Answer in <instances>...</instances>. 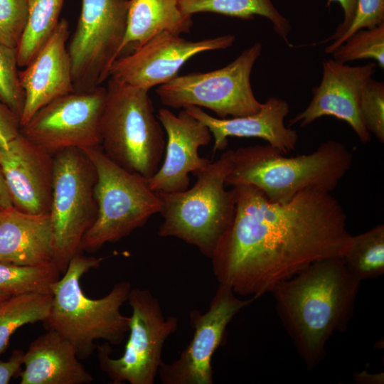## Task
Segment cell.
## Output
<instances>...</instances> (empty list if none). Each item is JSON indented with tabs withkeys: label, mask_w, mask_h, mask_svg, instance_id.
Wrapping results in <instances>:
<instances>
[{
	"label": "cell",
	"mask_w": 384,
	"mask_h": 384,
	"mask_svg": "<svg viewBox=\"0 0 384 384\" xmlns=\"http://www.w3.org/2000/svg\"><path fill=\"white\" fill-rule=\"evenodd\" d=\"M233 187L235 215L210 260L219 284L237 295L257 299L312 262L345 252L347 216L330 192L307 188L274 203L254 186Z\"/></svg>",
	"instance_id": "obj_1"
},
{
	"label": "cell",
	"mask_w": 384,
	"mask_h": 384,
	"mask_svg": "<svg viewBox=\"0 0 384 384\" xmlns=\"http://www.w3.org/2000/svg\"><path fill=\"white\" fill-rule=\"evenodd\" d=\"M361 283L340 257H331L312 262L271 292L279 319L309 369L324 360L330 338L346 330Z\"/></svg>",
	"instance_id": "obj_2"
},
{
	"label": "cell",
	"mask_w": 384,
	"mask_h": 384,
	"mask_svg": "<svg viewBox=\"0 0 384 384\" xmlns=\"http://www.w3.org/2000/svg\"><path fill=\"white\" fill-rule=\"evenodd\" d=\"M353 154L334 140L321 143L309 154L287 157L266 145L233 150L226 186L252 185L274 203H287L307 188L334 191L353 164Z\"/></svg>",
	"instance_id": "obj_3"
},
{
	"label": "cell",
	"mask_w": 384,
	"mask_h": 384,
	"mask_svg": "<svg viewBox=\"0 0 384 384\" xmlns=\"http://www.w3.org/2000/svg\"><path fill=\"white\" fill-rule=\"evenodd\" d=\"M102 260L75 255L63 276L50 286L52 303L43 323L47 330L55 331L71 342L80 360L91 356L97 340L119 345L129 329L130 317L120 310L132 289L129 282L116 283L107 294L96 299L87 297L81 288L82 277L97 268Z\"/></svg>",
	"instance_id": "obj_4"
},
{
	"label": "cell",
	"mask_w": 384,
	"mask_h": 384,
	"mask_svg": "<svg viewBox=\"0 0 384 384\" xmlns=\"http://www.w3.org/2000/svg\"><path fill=\"white\" fill-rule=\"evenodd\" d=\"M233 150L224 151L196 175L195 184L181 192H157L162 203V238H176L197 247L205 256L213 253L230 227L235 212L236 190L225 188L233 169Z\"/></svg>",
	"instance_id": "obj_5"
},
{
	"label": "cell",
	"mask_w": 384,
	"mask_h": 384,
	"mask_svg": "<svg viewBox=\"0 0 384 384\" xmlns=\"http://www.w3.org/2000/svg\"><path fill=\"white\" fill-rule=\"evenodd\" d=\"M148 92L110 79L100 127L105 154L146 179L160 167L166 146Z\"/></svg>",
	"instance_id": "obj_6"
},
{
	"label": "cell",
	"mask_w": 384,
	"mask_h": 384,
	"mask_svg": "<svg viewBox=\"0 0 384 384\" xmlns=\"http://www.w3.org/2000/svg\"><path fill=\"white\" fill-rule=\"evenodd\" d=\"M96 172L94 194L96 218L85 234L81 251L94 252L108 242H114L145 225L161 210L157 192L148 180L131 172L109 158L102 147L82 150Z\"/></svg>",
	"instance_id": "obj_7"
},
{
	"label": "cell",
	"mask_w": 384,
	"mask_h": 384,
	"mask_svg": "<svg viewBox=\"0 0 384 384\" xmlns=\"http://www.w3.org/2000/svg\"><path fill=\"white\" fill-rule=\"evenodd\" d=\"M96 172L80 149L70 148L53 154V180L49 215L53 235V261L64 273L81 252L82 238L94 223L97 204Z\"/></svg>",
	"instance_id": "obj_8"
},
{
	"label": "cell",
	"mask_w": 384,
	"mask_h": 384,
	"mask_svg": "<svg viewBox=\"0 0 384 384\" xmlns=\"http://www.w3.org/2000/svg\"><path fill=\"white\" fill-rule=\"evenodd\" d=\"M262 50L261 43L256 42L222 68L178 75L159 85L156 90L157 96L166 107H205L221 119L254 114L262 103L254 95L250 75Z\"/></svg>",
	"instance_id": "obj_9"
},
{
	"label": "cell",
	"mask_w": 384,
	"mask_h": 384,
	"mask_svg": "<svg viewBox=\"0 0 384 384\" xmlns=\"http://www.w3.org/2000/svg\"><path fill=\"white\" fill-rule=\"evenodd\" d=\"M127 302L132 312L124 353L110 357L111 345L105 342L97 346L99 365L114 384H154L164 344L177 330L178 318L165 316L159 299L146 289H131Z\"/></svg>",
	"instance_id": "obj_10"
},
{
	"label": "cell",
	"mask_w": 384,
	"mask_h": 384,
	"mask_svg": "<svg viewBox=\"0 0 384 384\" xmlns=\"http://www.w3.org/2000/svg\"><path fill=\"white\" fill-rule=\"evenodd\" d=\"M130 0H82L68 51L75 92H90L110 78L121 55Z\"/></svg>",
	"instance_id": "obj_11"
},
{
	"label": "cell",
	"mask_w": 384,
	"mask_h": 384,
	"mask_svg": "<svg viewBox=\"0 0 384 384\" xmlns=\"http://www.w3.org/2000/svg\"><path fill=\"white\" fill-rule=\"evenodd\" d=\"M106 95L107 88L100 86L57 98L41 108L21 132L53 155L70 148L101 147Z\"/></svg>",
	"instance_id": "obj_12"
},
{
	"label": "cell",
	"mask_w": 384,
	"mask_h": 384,
	"mask_svg": "<svg viewBox=\"0 0 384 384\" xmlns=\"http://www.w3.org/2000/svg\"><path fill=\"white\" fill-rule=\"evenodd\" d=\"M255 300L253 297L240 298L229 286L219 284L207 311L190 312L194 329L192 340L176 361L161 363L158 372L161 383L212 384V357L223 341L227 326Z\"/></svg>",
	"instance_id": "obj_13"
},
{
	"label": "cell",
	"mask_w": 384,
	"mask_h": 384,
	"mask_svg": "<svg viewBox=\"0 0 384 384\" xmlns=\"http://www.w3.org/2000/svg\"><path fill=\"white\" fill-rule=\"evenodd\" d=\"M233 35L188 41L181 35L162 32L132 53L120 55L112 64L110 79L149 91L178 75L192 57L206 51L233 46Z\"/></svg>",
	"instance_id": "obj_14"
},
{
	"label": "cell",
	"mask_w": 384,
	"mask_h": 384,
	"mask_svg": "<svg viewBox=\"0 0 384 384\" xmlns=\"http://www.w3.org/2000/svg\"><path fill=\"white\" fill-rule=\"evenodd\" d=\"M322 68L321 82L312 89L311 102L289 120V126L299 123L305 127L323 116H333L348 123L363 144L370 142V133L361 116L360 100L376 64L370 62L349 66L334 59H325Z\"/></svg>",
	"instance_id": "obj_15"
},
{
	"label": "cell",
	"mask_w": 384,
	"mask_h": 384,
	"mask_svg": "<svg viewBox=\"0 0 384 384\" xmlns=\"http://www.w3.org/2000/svg\"><path fill=\"white\" fill-rule=\"evenodd\" d=\"M156 117L166 134L165 154L157 171L147 179L149 186L156 192L183 191L189 187V174L196 176L210 163L198 150L210 142L212 134L185 109L176 115L161 108Z\"/></svg>",
	"instance_id": "obj_16"
},
{
	"label": "cell",
	"mask_w": 384,
	"mask_h": 384,
	"mask_svg": "<svg viewBox=\"0 0 384 384\" xmlns=\"http://www.w3.org/2000/svg\"><path fill=\"white\" fill-rule=\"evenodd\" d=\"M0 166L13 206L31 214L49 213L53 155L20 132L0 147Z\"/></svg>",
	"instance_id": "obj_17"
},
{
	"label": "cell",
	"mask_w": 384,
	"mask_h": 384,
	"mask_svg": "<svg viewBox=\"0 0 384 384\" xmlns=\"http://www.w3.org/2000/svg\"><path fill=\"white\" fill-rule=\"evenodd\" d=\"M68 36V22L61 18L31 61L18 72L25 95L21 128L49 102L75 92L70 59L65 46Z\"/></svg>",
	"instance_id": "obj_18"
},
{
	"label": "cell",
	"mask_w": 384,
	"mask_h": 384,
	"mask_svg": "<svg viewBox=\"0 0 384 384\" xmlns=\"http://www.w3.org/2000/svg\"><path fill=\"white\" fill-rule=\"evenodd\" d=\"M184 109L210 130L214 139L213 153L225 149L230 137L262 139L282 154L294 150L298 142L297 132L284 124L289 105L279 97H269L254 114L225 119L214 117L196 106Z\"/></svg>",
	"instance_id": "obj_19"
},
{
	"label": "cell",
	"mask_w": 384,
	"mask_h": 384,
	"mask_svg": "<svg viewBox=\"0 0 384 384\" xmlns=\"http://www.w3.org/2000/svg\"><path fill=\"white\" fill-rule=\"evenodd\" d=\"M49 213L31 214L11 206L0 209V262L21 266L54 262Z\"/></svg>",
	"instance_id": "obj_20"
},
{
	"label": "cell",
	"mask_w": 384,
	"mask_h": 384,
	"mask_svg": "<svg viewBox=\"0 0 384 384\" xmlns=\"http://www.w3.org/2000/svg\"><path fill=\"white\" fill-rule=\"evenodd\" d=\"M23 365L21 384H89L93 380L71 342L53 330L31 343Z\"/></svg>",
	"instance_id": "obj_21"
},
{
	"label": "cell",
	"mask_w": 384,
	"mask_h": 384,
	"mask_svg": "<svg viewBox=\"0 0 384 384\" xmlns=\"http://www.w3.org/2000/svg\"><path fill=\"white\" fill-rule=\"evenodd\" d=\"M192 26V16L181 12L178 0H130L121 55L129 48L135 50L162 32L181 35L189 33Z\"/></svg>",
	"instance_id": "obj_22"
},
{
	"label": "cell",
	"mask_w": 384,
	"mask_h": 384,
	"mask_svg": "<svg viewBox=\"0 0 384 384\" xmlns=\"http://www.w3.org/2000/svg\"><path fill=\"white\" fill-rule=\"evenodd\" d=\"M183 14L214 13L243 20H251L255 16H263L272 23L275 33L288 46V36L292 31L289 20L282 15L271 0H178Z\"/></svg>",
	"instance_id": "obj_23"
},
{
	"label": "cell",
	"mask_w": 384,
	"mask_h": 384,
	"mask_svg": "<svg viewBox=\"0 0 384 384\" xmlns=\"http://www.w3.org/2000/svg\"><path fill=\"white\" fill-rule=\"evenodd\" d=\"M64 0H27L28 19L16 48L18 66L25 68L57 27Z\"/></svg>",
	"instance_id": "obj_24"
},
{
	"label": "cell",
	"mask_w": 384,
	"mask_h": 384,
	"mask_svg": "<svg viewBox=\"0 0 384 384\" xmlns=\"http://www.w3.org/2000/svg\"><path fill=\"white\" fill-rule=\"evenodd\" d=\"M52 294L29 292L10 296L0 302V354L20 327L44 321L50 312Z\"/></svg>",
	"instance_id": "obj_25"
},
{
	"label": "cell",
	"mask_w": 384,
	"mask_h": 384,
	"mask_svg": "<svg viewBox=\"0 0 384 384\" xmlns=\"http://www.w3.org/2000/svg\"><path fill=\"white\" fill-rule=\"evenodd\" d=\"M348 272L361 282L376 279L384 273V225L351 235L340 257Z\"/></svg>",
	"instance_id": "obj_26"
},
{
	"label": "cell",
	"mask_w": 384,
	"mask_h": 384,
	"mask_svg": "<svg viewBox=\"0 0 384 384\" xmlns=\"http://www.w3.org/2000/svg\"><path fill=\"white\" fill-rule=\"evenodd\" d=\"M60 270L54 262L21 266L0 262V291L10 295L29 292L51 293Z\"/></svg>",
	"instance_id": "obj_27"
},
{
	"label": "cell",
	"mask_w": 384,
	"mask_h": 384,
	"mask_svg": "<svg viewBox=\"0 0 384 384\" xmlns=\"http://www.w3.org/2000/svg\"><path fill=\"white\" fill-rule=\"evenodd\" d=\"M335 60L349 61L373 59L384 68V23L373 28L361 29L339 46L332 53Z\"/></svg>",
	"instance_id": "obj_28"
},
{
	"label": "cell",
	"mask_w": 384,
	"mask_h": 384,
	"mask_svg": "<svg viewBox=\"0 0 384 384\" xmlns=\"http://www.w3.org/2000/svg\"><path fill=\"white\" fill-rule=\"evenodd\" d=\"M17 67L16 48L0 43V99L20 117L25 95Z\"/></svg>",
	"instance_id": "obj_29"
},
{
	"label": "cell",
	"mask_w": 384,
	"mask_h": 384,
	"mask_svg": "<svg viewBox=\"0 0 384 384\" xmlns=\"http://www.w3.org/2000/svg\"><path fill=\"white\" fill-rule=\"evenodd\" d=\"M363 122L380 143L384 142V84L370 78L366 85L360 100Z\"/></svg>",
	"instance_id": "obj_30"
},
{
	"label": "cell",
	"mask_w": 384,
	"mask_h": 384,
	"mask_svg": "<svg viewBox=\"0 0 384 384\" xmlns=\"http://www.w3.org/2000/svg\"><path fill=\"white\" fill-rule=\"evenodd\" d=\"M27 19V0H0V43L16 48Z\"/></svg>",
	"instance_id": "obj_31"
},
{
	"label": "cell",
	"mask_w": 384,
	"mask_h": 384,
	"mask_svg": "<svg viewBox=\"0 0 384 384\" xmlns=\"http://www.w3.org/2000/svg\"><path fill=\"white\" fill-rule=\"evenodd\" d=\"M384 23V0H358L353 21L348 29L327 46L324 52L331 54L348 38L356 31L373 28Z\"/></svg>",
	"instance_id": "obj_32"
},
{
	"label": "cell",
	"mask_w": 384,
	"mask_h": 384,
	"mask_svg": "<svg viewBox=\"0 0 384 384\" xmlns=\"http://www.w3.org/2000/svg\"><path fill=\"white\" fill-rule=\"evenodd\" d=\"M20 132V117L0 99V147L7 149Z\"/></svg>",
	"instance_id": "obj_33"
},
{
	"label": "cell",
	"mask_w": 384,
	"mask_h": 384,
	"mask_svg": "<svg viewBox=\"0 0 384 384\" xmlns=\"http://www.w3.org/2000/svg\"><path fill=\"white\" fill-rule=\"evenodd\" d=\"M358 0H327V6L332 2H338L343 11V21L337 26L334 33L320 43H326L329 41H334L338 39L350 26L356 9Z\"/></svg>",
	"instance_id": "obj_34"
},
{
	"label": "cell",
	"mask_w": 384,
	"mask_h": 384,
	"mask_svg": "<svg viewBox=\"0 0 384 384\" xmlns=\"http://www.w3.org/2000/svg\"><path fill=\"white\" fill-rule=\"evenodd\" d=\"M24 351L14 350L6 361H0V384H7L18 373L23 365Z\"/></svg>",
	"instance_id": "obj_35"
},
{
	"label": "cell",
	"mask_w": 384,
	"mask_h": 384,
	"mask_svg": "<svg viewBox=\"0 0 384 384\" xmlns=\"http://www.w3.org/2000/svg\"><path fill=\"white\" fill-rule=\"evenodd\" d=\"M353 379L357 383H366V384H381L383 383L384 375L383 373L370 374L366 370H363L361 373H355Z\"/></svg>",
	"instance_id": "obj_36"
},
{
	"label": "cell",
	"mask_w": 384,
	"mask_h": 384,
	"mask_svg": "<svg viewBox=\"0 0 384 384\" xmlns=\"http://www.w3.org/2000/svg\"><path fill=\"white\" fill-rule=\"evenodd\" d=\"M11 206H14L0 166V209L7 208Z\"/></svg>",
	"instance_id": "obj_37"
},
{
	"label": "cell",
	"mask_w": 384,
	"mask_h": 384,
	"mask_svg": "<svg viewBox=\"0 0 384 384\" xmlns=\"http://www.w3.org/2000/svg\"><path fill=\"white\" fill-rule=\"evenodd\" d=\"M10 296V294H7V293H5L4 292H1L0 291V302L6 299L7 298H9Z\"/></svg>",
	"instance_id": "obj_38"
}]
</instances>
